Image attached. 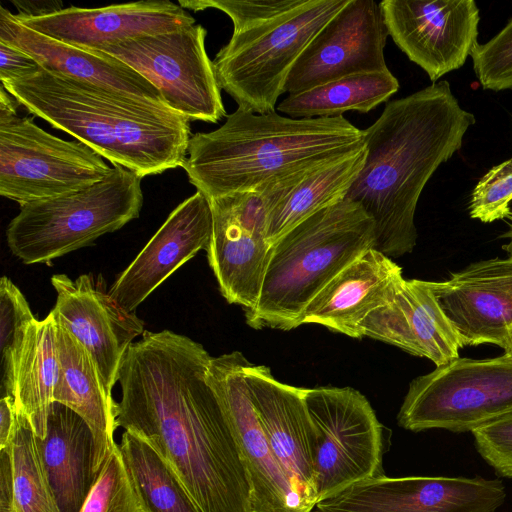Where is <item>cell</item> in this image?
<instances>
[{"mask_svg": "<svg viewBox=\"0 0 512 512\" xmlns=\"http://www.w3.org/2000/svg\"><path fill=\"white\" fill-rule=\"evenodd\" d=\"M506 218L509 220V230L505 234V237L509 239V242L505 246H503V249L506 250L509 259L512 260V210L510 211Z\"/></svg>", "mask_w": 512, "mask_h": 512, "instance_id": "b9f144b4", "label": "cell"}, {"mask_svg": "<svg viewBox=\"0 0 512 512\" xmlns=\"http://www.w3.org/2000/svg\"><path fill=\"white\" fill-rule=\"evenodd\" d=\"M347 2L303 0L272 20L233 32L213 60L221 89L242 110L257 114L274 112L296 61Z\"/></svg>", "mask_w": 512, "mask_h": 512, "instance_id": "52a82bcc", "label": "cell"}, {"mask_svg": "<svg viewBox=\"0 0 512 512\" xmlns=\"http://www.w3.org/2000/svg\"><path fill=\"white\" fill-rule=\"evenodd\" d=\"M344 116L291 118L237 108L211 132L194 134L182 166L208 199L256 192L364 147Z\"/></svg>", "mask_w": 512, "mask_h": 512, "instance_id": "277c9868", "label": "cell"}, {"mask_svg": "<svg viewBox=\"0 0 512 512\" xmlns=\"http://www.w3.org/2000/svg\"><path fill=\"white\" fill-rule=\"evenodd\" d=\"M366 157L361 149L273 184L259 192L266 213V236L272 245L315 213L343 200L361 172Z\"/></svg>", "mask_w": 512, "mask_h": 512, "instance_id": "484cf974", "label": "cell"}, {"mask_svg": "<svg viewBox=\"0 0 512 512\" xmlns=\"http://www.w3.org/2000/svg\"><path fill=\"white\" fill-rule=\"evenodd\" d=\"M211 357L187 336L145 330L120 363L115 423L155 448L202 512H252L240 446L206 381Z\"/></svg>", "mask_w": 512, "mask_h": 512, "instance_id": "6da1fadb", "label": "cell"}, {"mask_svg": "<svg viewBox=\"0 0 512 512\" xmlns=\"http://www.w3.org/2000/svg\"><path fill=\"white\" fill-rule=\"evenodd\" d=\"M30 306L19 288L6 276L0 280V349L2 397L13 398L15 374L30 323Z\"/></svg>", "mask_w": 512, "mask_h": 512, "instance_id": "1f68e13d", "label": "cell"}, {"mask_svg": "<svg viewBox=\"0 0 512 512\" xmlns=\"http://www.w3.org/2000/svg\"><path fill=\"white\" fill-rule=\"evenodd\" d=\"M119 447L144 512H202L178 475L148 441L125 430Z\"/></svg>", "mask_w": 512, "mask_h": 512, "instance_id": "f546056e", "label": "cell"}, {"mask_svg": "<svg viewBox=\"0 0 512 512\" xmlns=\"http://www.w3.org/2000/svg\"><path fill=\"white\" fill-rule=\"evenodd\" d=\"M504 351L506 354H509L512 356V329L510 331V334H509V337H508V340H507V344L504 348Z\"/></svg>", "mask_w": 512, "mask_h": 512, "instance_id": "7bdbcfd3", "label": "cell"}, {"mask_svg": "<svg viewBox=\"0 0 512 512\" xmlns=\"http://www.w3.org/2000/svg\"><path fill=\"white\" fill-rule=\"evenodd\" d=\"M470 56L483 89H512V20L487 43H477Z\"/></svg>", "mask_w": 512, "mask_h": 512, "instance_id": "836d02e7", "label": "cell"}, {"mask_svg": "<svg viewBox=\"0 0 512 512\" xmlns=\"http://www.w3.org/2000/svg\"><path fill=\"white\" fill-rule=\"evenodd\" d=\"M512 200V159L492 167L475 186L469 203L470 217L483 223L504 219Z\"/></svg>", "mask_w": 512, "mask_h": 512, "instance_id": "e575fe53", "label": "cell"}, {"mask_svg": "<svg viewBox=\"0 0 512 512\" xmlns=\"http://www.w3.org/2000/svg\"><path fill=\"white\" fill-rule=\"evenodd\" d=\"M303 0H180L182 8L194 11L214 8L224 12L233 23V32L243 31L272 20L300 5Z\"/></svg>", "mask_w": 512, "mask_h": 512, "instance_id": "d590c367", "label": "cell"}, {"mask_svg": "<svg viewBox=\"0 0 512 512\" xmlns=\"http://www.w3.org/2000/svg\"><path fill=\"white\" fill-rule=\"evenodd\" d=\"M111 170L86 144L51 135L30 116L0 114V194L20 206L83 189Z\"/></svg>", "mask_w": 512, "mask_h": 512, "instance_id": "9c48e42d", "label": "cell"}, {"mask_svg": "<svg viewBox=\"0 0 512 512\" xmlns=\"http://www.w3.org/2000/svg\"><path fill=\"white\" fill-rule=\"evenodd\" d=\"M51 284L56 303L50 313L90 353L106 394L113 399L121 360L133 340L145 331L144 322L118 305L91 274L75 280L54 274Z\"/></svg>", "mask_w": 512, "mask_h": 512, "instance_id": "e0dca14e", "label": "cell"}, {"mask_svg": "<svg viewBox=\"0 0 512 512\" xmlns=\"http://www.w3.org/2000/svg\"><path fill=\"white\" fill-rule=\"evenodd\" d=\"M245 379L270 448L304 504L317 503L315 459L317 434L304 388L276 380L270 368L249 361Z\"/></svg>", "mask_w": 512, "mask_h": 512, "instance_id": "ac0fdd59", "label": "cell"}, {"mask_svg": "<svg viewBox=\"0 0 512 512\" xmlns=\"http://www.w3.org/2000/svg\"><path fill=\"white\" fill-rule=\"evenodd\" d=\"M14 15L31 30L91 51L195 24V19L184 8L168 0L138 1L99 8L70 6L37 17Z\"/></svg>", "mask_w": 512, "mask_h": 512, "instance_id": "ffe728a7", "label": "cell"}, {"mask_svg": "<svg viewBox=\"0 0 512 512\" xmlns=\"http://www.w3.org/2000/svg\"><path fill=\"white\" fill-rule=\"evenodd\" d=\"M58 372L57 323L49 313L43 320L34 319L28 327L13 390L15 411L27 418L35 436L41 439L46 436Z\"/></svg>", "mask_w": 512, "mask_h": 512, "instance_id": "83f0119b", "label": "cell"}, {"mask_svg": "<svg viewBox=\"0 0 512 512\" xmlns=\"http://www.w3.org/2000/svg\"><path fill=\"white\" fill-rule=\"evenodd\" d=\"M80 512H144L119 445L101 468Z\"/></svg>", "mask_w": 512, "mask_h": 512, "instance_id": "d6a6232c", "label": "cell"}, {"mask_svg": "<svg viewBox=\"0 0 512 512\" xmlns=\"http://www.w3.org/2000/svg\"><path fill=\"white\" fill-rule=\"evenodd\" d=\"M238 351L211 357L206 381L218 397L240 446L251 485L252 512H311L275 458L245 379Z\"/></svg>", "mask_w": 512, "mask_h": 512, "instance_id": "4fadbf2b", "label": "cell"}, {"mask_svg": "<svg viewBox=\"0 0 512 512\" xmlns=\"http://www.w3.org/2000/svg\"><path fill=\"white\" fill-rule=\"evenodd\" d=\"M0 40L25 52L51 73L165 104L160 91L126 63L31 30L4 7H0Z\"/></svg>", "mask_w": 512, "mask_h": 512, "instance_id": "cb8c5ba5", "label": "cell"}, {"mask_svg": "<svg viewBox=\"0 0 512 512\" xmlns=\"http://www.w3.org/2000/svg\"><path fill=\"white\" fill-rule=\"evenodd\" d=\"M13 473L8 448L0 450V512L13 509Z\"/></svg>", "mask_w": 512, "mask_h": 512, "instance_id": "f35d334b", "label": "cell"}, {"mask_svg": "<svg viewBox=\"0 0 512 512\" xmlns=\"http://www.w3.org/2000/svg\"><path fill=\"white\" fill-rule=\"evenodd\" d=\"M59 372L53 399L80 415L93 434L92 470L99 475L116 443L114 404L90 353L57 321Z\"/></svg>", "mask_w": 512, "mask_h": 512, "instance_id": "4316f807", "label": "cell"}, {"mask_svg": "<svg viewBox=\"0 0 512 512\" xmlns=\"http://www.w3.org/2000/svg\"><path fill=\"white\" fill-rule=\"evenodd\" d=\"M141 179L114 166L102 180L83 189L20 206L6 229L9 249L24 264H35L92 245L139 217Z\"/></svg>", "mask_w": 512, "mask_h": 512, "instance_id": "8992f818", "label": "cell"}, {"mask_svg": "<svg viewBox=\"0 0 512 512\" xmlns=\"http://www.w3.org/2000/svg\"><path fill=\"white\" fill-rule=\"evenodd\" d=\"M13 473L12 512H59L38 455L27 418L16 412L9 446Z\"/></svg>", "mask_w": 512, "mask_h": 512, "instance_id": "4dcf8cb0", "label": "cell"}, {"mask_svg": "<svg viewBox=\"0 0 512 512\" xmlns=\"http://www.w3.org/2000/svg\"><path fill=\"white\" fill-rule=\"evenodd\" d=\"M40 462L59 512H80L98 475L92 470L93 434L71 408L54 401L44 438L35 436Z\"/></svg>", "mask_w": 512, "mask_h": 512, "instance_id": "d4e9b609", "label": "cell"}, {"mask_svg": "<svg viewBox=\"0 0 512 512\" xmlns=\"http://www.w3.org/2000/svg\"><path fill=\"white\" fill-rule=\"evenodd\" d=\"M206 29L193 24L175 31L109 44L100 50L126 63L161 93L166 106L187 119L217 123L226 115Z\"/></svg>", "mask_w": 512, "mask_h": 512, "instance_id": "30bf717a", "label": "cell"}, {"mask_svg": "<svg viewBox=\"0 0 512 512\" xmlns=\"http://www.w3.org/2000/svg\"><path fill=\"white\" fill-rule=\"evenodd\" d=\"M475 123L447 81L386 103L363 130L366 157L345 198L358 202L375 225V249L388 257L410 253L420 194L436 169L462 146Z\"/></svg>", "mask_w": 512, "mask_h": 512, "instance_id": "7a4b0ae2", "label": "cell"}, {"mask_svg": "<svg viewBox=\"0 0 512 512\" xmlns=\"http://www.w3.org/2000/svg\"><path fill=\"white\" fill-rule=\"evenodd\" d=\"M505 499L498 479L382 474L317 502L314 512H496Z\"/></svg>", "mask_w": 512, "mask_h": 512, "instance_id": "7c38bea8", "label": "cell"}, {"mask_svg": "<svg viewBox=\"0 0 512 512\" xmlns=\"http://www.w3.org/2000/svg\"><path fill=\"white\" fill-rule=\"evenodd\" d=\"M398 89L399 82L389 69L358 73L289 94L276 110L291 118L337 117L347 111L367 113Z\"/></svg>", "mask_w": 512, "mask_h": 512, "instance_id": "f1b7e54d", "label": "cell"}, {"mask_svg": "<svg viewBox=\"0 0 512 512\" xmlns=\"http://www.w3.org/2000/svg\"><path fill=\"white\" fill-rule=\"evenodd\" d=\"M16 421V411L13 398L3 396L0 400V450L10 444Z\"/></svg>", "mask_w": 512, "mask_h": 512, "instance_id": "ab89813d", "label": "cell"}, {"mask_svg": "<svg viewBox=\"0 0 512 512\" xmlns=\"http://www.w3.org/2000/svg\"><path fill=\"white\" fill-rule=\"evenodd\" d=\"M13 4L19 10L17 15L22 17H37L45 14L52 13L59 9H62L61 2H23V1H13Z\"/></svg>", "mask_w": 512, "mask_h": 512, "instance_id": "60d3db41", "label": "cell"}, {"mask_svg": "<svg viewBox=\"0 0 512 512\" xmlns=\"http://www.w3.org/2000/svg\"><path fill=\"white\" fill-rule=\"evenodd\" d=\"M428 286L463 347L505 348L512 329L511 259L478 261Z\"/></svg>", "mask_w": 512, "mask_h": 512, "instance_id": "d6986e66", "label": "cell"}, {"mask_svg": "<svg viewBox=\"0 0 512 512\" xmlns=\"http://www.w3.org/2000/svg\"><path fill=\"white\" fill-rule=\"evenodd\" d=\"M1 83L30 113L141 178L187 158L190 120L165 104L43 68Z\"/></svg>", "mask_w": 512, "mask_h": 512, "instance_id": "3957f363", "label": "cell"}, {"mask_svg": "<svg viewBox=\"0 0 512 512\" xmlns=\"http://www.w3.org/2000/svg\"><path fill=\"white\" fill-rule=\"evenodd\" d=\"M375 241L373 220L349 198L310 216L272 244L247 324L284 331L302 325L310 302Z\"/></svg>", "mask_w": 512, "mask_h": 512, "instance_id": "5b68a950", "label": "cell"}, {"mask_svg": "<svg viewBox=\"0 0 512 512\" xmlns=\"http://www.w3.org/2000/svg\"><path fill=\"white\" fill-rule=\"evenodd\" d=\"M0 59L1 82L31 75L41 68L31 56L1 40Z\"/></svg>", "mask_w": 512, "mask_h": 512, "instance_id": "74e56055", "label": "cell"}, {"mask_svg": "<svg viewBox=\"0 0 512 512\" xmlns=\"http://www.w3.org/2000/svg\"><path fill=\"white\" fill-rule=\"evenodd\" d=\"M512 413V356L460 358L412 380L397 421L406 430L472 432Z\"/></svg>", "mask_w": 512, "mask_h": 512, "instance_id": "ba28073f", "label": "cell"}, {"mask_svg": "<svg viewBox=\"0 0 512 512\" xmlns=\"http://www.w3.org/2000/svg\"><path fill=\"white\" fill-rule=\"evenodd\" d=\"M213 228L206 249L209 265L222 296L246 310L257 302L271 244L266 236V213L259 192L209 199Z\"/></svg>", "mask_w": 512, "mask_h": 512, "instance_id": "2e32d148", "label": "cell"}, {"mask_svg": "<svg viewBox=\"0 0 512 512\" xmlns=\"http://www.w3.org/2000/svg\"><path fill=\"white\" fill-rule=\"evenodd\" d=\"M388 36L379 3L348 0L302 52L284 93L303 92L353 74L387 70L384 47Z\"/></svg>", "mask_w": 512, "mask_h": 512, "instance_id": "5bb4252c", "label": "cell"}, {"mask_svg": "<svg viewBox=\"0 0 512 512\" xmlns=\"http://www.w3.org/2000/svg\"><path fill=\"white\" fill-rule=\"evenodd\" d=\"M403 280L399 265L370 248L310 302L303 324H317L352 338H362L364 321L393 300Z\"/></svg>", "mask_w": 512, "mask_h": 512, "instance_id": "7402d4cb", "label": "cell"}, {"mask_svg": "<svg viewBox=\"0 0 512 512\" xmlns=\"http://www.w3.org/2000/svg\"><path fill=\"white\" fill-rule=\"evenodd\" d=\"M480 456L496 473L512 479V413L471 432Z\"/></svg>", "mask_w": 512, "mask_h": 512, "instance_id": "8d00e7d4", "label": "cell"}, {"mask_svg": "<svg viewBox=\"0 0 512 512\" xmlns=\"http://www.w3.org/2000/svg\"><path fill=\"white\" fill-rule=\"evenodd\" d=\"M389 36L435 83L464 65L476 46L479 9L473 0H384Z\"/></svg>", "mask_w": 512, "mask_h": 512, "instance_id": "9a60e30c", "label": "cell"}, {"mask_svg": "<svg viewBox=\"0 0 512 512\" xmlns=\"http://www.w3.org/2000/svg\"><path fill=\"white\" fill-rule=\"evenodd\" d=\"M213 228L209 199L197 191L181 202L120 273L109 295L128 312L136 308L173 272L207 249Z\"/></svg>", "mask_w": 512, "mask_h": 512, "instance_id": "44dd1931", "label": "cell"}, {"mask_svg": "<svg viewBox=\"0 0 512 512\" xmlns=\"http://www.w3.org/2000/svg\"><path fill=\"white\" fill-rule=\"evenodd\" d=\"M363 336L431 360L436 367L459 357L463 347L428 281L404 279L386 306L363 323Z\"/></svg>", "mask_w": 512, "mask_h": 512, "instance_id": "603a6c76", "label": "cell"}, {"mask_svg": "<svg viewBox=\"0 0 512 512\" xmlns=\"http://www.w3.org/2000/svg\"><path fill=\"white\" fill-rule=\"evenodd\" d=\"M304 397L317 434V502L383 474L382 426L363 394L317 387L304 388Z\"/></svg>", "mask_w": 512, "mask_h": 512, "instance_id": "8fae6325", "label": "cell"}]
</instances>
